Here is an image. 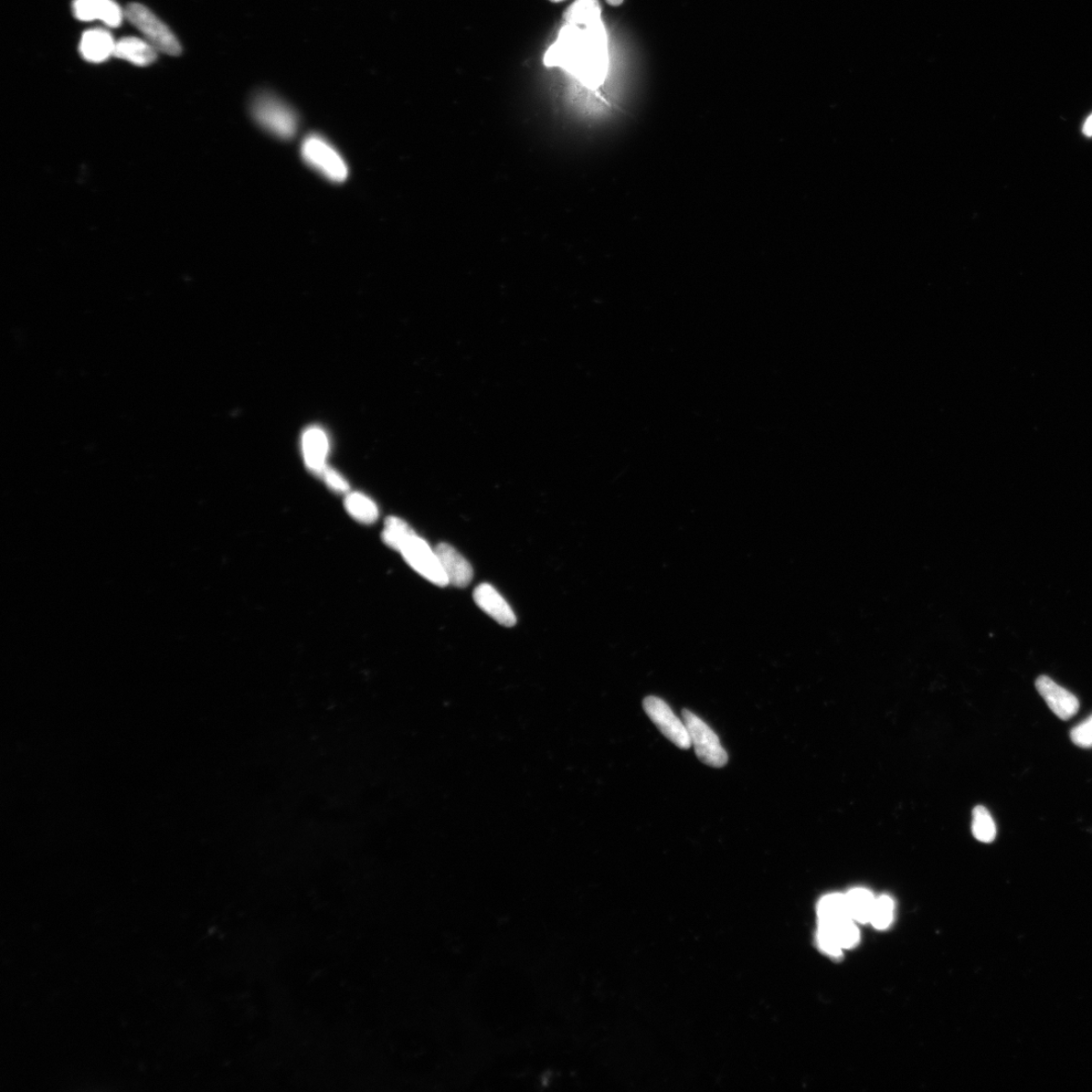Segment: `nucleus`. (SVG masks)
Masks as SVG:
<instances>
[{"label": "nucleus", "mask_w": 1092, "mask_h": 1092, "mask_svg": "<svg viewBox=\"0 0 1092 1092\" xmlns=\"http://www.w3.org/2000/svg\"><path fill=\"white\" fill-rule=\"evenodd\" d=\"M251 114L262 129L280 139H293L298 132V115L290 105L270 93L259 94L253 100Z\"/></svg>", "instance_id": "nucleus-1"}, {"label": "nucleus", "mask_w": 1092, "mask_h": 1092, "mask_svg": "<svg viewBox=\"0 0 1092 1092\" xmlns=\"http://www.w3.org/2000/svg\"><path fill=\"white\" fill-rule=\"evenodd\" d=\"M301 155L304 162L332 183H343L348 177V166L344 158L324 137L313 134L302 143Z\"/></svg>", "instance_id": "nucleus-2"}, {"label": "nucleus", "mask_w": 1092, "mask_h": 1092, "mask_svg": "<svg viewBox=\"0 0 1092 1092\" xmlns=\"http://www.w3.org/2000/svg\"><path fill=\"white\" fill-rule=\"evenodd\" d=\"M125 16L157 51L171 56L180 55L182 46L178 39L150 8L140 4H131L125 9Z\"/></svg>", "instance_id": "nucleus-3"}, {"label": "nucleus", "mask_w": 1092, "mask_h": 1092, "mask_svg": "<svg viewBox=\"0 0 1092 1092\" xmlns=\"http://www.w3.org/2000/svg\"><path fill=\"white\" fill-rule=\"evenodd\" d=\"M682 715L699 760L710 767L726 766L728 760L727 752L721 746L714 731L689 710H683Z\"/></svg>", "instance_id": "nucleus-4"}, {"label": "nucleus", "mask_w": 1092, "mask_h": 1092, "mask_svg": "<svg viewBox=\"0 0 1092 1092\" xmlns=\"http://www.w3.org/2000/svg\"><path fill=\"white\" fill-rule=\"evenodd\" d=\"M407 563L419 574L438 587L450 585L436 549L417 534L409 537L400 548Z\"/></svg>", "instance_id": "nucleus-5"}, {"label": "nucleus", "mask_w": 1092, "mask_h": 1092, "mask_svg": "<svg viewBox=\"0 0 1092 1092\" xmlns=\"http://www.w3.org/2000/svg\"><path fill=\"white\" fill-rule=\"evenodd\" d=\"M643 709L655 726L674 745L683 750L692 747L684 720H680L664 700L654 696L646 697Z\"/></svg>", "instance_id": "nucleus-6"}, {"label": "nucleus", "mask_w": 1092, "mask_h": 1092, "mask_svg": "<svg viewBox=\"0 0 1092 1092\" xmlns=\"http://www.w3.org/2000/svg\"><path fill=\"white\" fill-rule=\"evenodd\" d=\"M73 15L81 22L101 20L111 28L122 25L125 10L114 0H73Z\"/></svg>", "instance_id": "nucleus-7"}, {"label": "nucleus", "mask_w": 1092, "mask_h": 1092, "mask_svg": "<svg viewBox=\"0 0 1092 1092\" xmlns=\"http://www.w3.org/2000/svg\"><path fill=\"white\" fill-rule=\"evenodd\" d=\"M1036 688L1045 700L1049 708L1059 718L1068 720L1074 717L1079 709V702L1075 695L1059 686L1051 678L1040 676L1036 680Z\"/></svg>", "instance_id": "nucleus-8"}, {"label": "nucleus", "mask_w": 1092, "mask_h": 1092, "mask_svg": "<svg viewBox=\"0 0 1092 1092\" xmlns=\"http://www.w3.org/2000/svg\"><path fill=\"white\" fill-rule=\"evenodd\" d=\"M474 599L476 606L503 627L512 628L516 624L514 611L492 585L484 582L476 587Z\"/></svg>", "instance_id": "nucleus-9"}, {"label": "nucleus", "mask_w": 1092, "mask_h": 1092, "mask_svg": "<svg viewBox=\"0 0 1092 1092\" xmlns=\"http://www.w3.org/2000/svg\"><path fill=\"white\" fill-rule=\"evenodd\" d=\"M436 551L450 584L458 588L468 587L474 578L469 561L449 544H439Z\"/></svg>", "instance_id": "nucleus-10"}, {"label": "nucleus", "mask_w": 1092, "mask_h": 1092, "mask_svg": "<svg viewBox=\"0 0 1092 1092\" xmlns=\"http://www.w3.org/2000/svg\"><path fill=\"white\" fill-rule=\"evenodd\" d=\"M116 41L109 30L92 29L84 31L79 43L81 57L94 65H100L114 55Z\"/></svg>", "instance_id": "nucleus-11"}, {"label": "nucleus", "mask_w": 1092, "mask_h": 1092, "mask_svg": "<svg viewBox=\"0 0 1092 1092\" xmlns=\"http://www.w3.org/2000/svg\"><path fill=\"white\" fill-rule=\"evenodd\" d=\"M157 50L150 42L126 37L116 41L114 57L132 63L136 66H151L157 59Z\"/></svg>", "instance_id": "nucleus-12"}, {"label": "nucleus", "mask_w": 1092, "mask_h": 1092, "mask_svg": "<svg viewBox=\"0 0 1092 1092\" xmlns=\"http://www.w3.org/2000/svg\"><path fill=\"white\" fill-rule=\"evenodd\" d=\"M305 462L311 471L321 474L326 469L329 442L325 432L317 427L307 429L303 436Z\"/></svg>", "instance_id": "nucleus-13"}, {"label": "nucleus", "mask_w": 1092, "mask_h": 1092, "mask_svg": "<svg viewBox=\"0 0 1092 1092\" xmlns=\"http://www.w3.org/2000/svg\"><path fill=\"white\" fill-rule=\"evenodd\" d=\"M846 895L847 913L854 921L870 922L873 906L875 904L874 895L864 888H855Z\"/></svg>", "instance_id": "nucleus-14"}, {"label": "nucleus", "mask_w": 1092, "mask_h": 1092, "mask_svg": "<svg viewBox=\"0 0 1092 1092\" xmlns=\"http://www.w3.org/2000/svg\"><path fill=\"white\" fill-rule=\"evenodd\" d=\"M818 918L821 924H835L851 918L847 913L846 895L834 894L824 896L818 906Z\"/></svg>", "instance_id": "nucleus-15"}, {"label": "nucleus", "mask_w": 1092, "mask_h": 1092, "mask_svg": "<svg viewBox=\"0 0 1092 1092\" xmlns=\"http://www.w3.org/2000/svg\"><path fill=\"white\" fill-rule=\"evenodd\" d=\"M345 506L348 513L359 522L370 524L378 519V510L377 505L363 494H349L345 500Z\"/></svg>", "instance_id": "nucleus-16"}, {"label": "nucleus", "mask_w": 1092, "mask_h": 1092, "mask_svg": "<svg viewBox=\"0 0 1092 1092\" xmlns=\"http://www.w3.org/2000/svg\"><path fill=\"white\" fill-rule=\"evenodd\" d=\"M416 534L404 521L397 517H390L386 522L383 540L390 548L400 551V548L412 535Z\"/></svg>", "instance_id": "nucleus-17"}, {"label": "nucleus", "mask_w": 1092, "mask_h": 1092, "mask_svg": "<svg viewBox=\"0 0 1092 1092\" xmlns=\"http://www.w3.org/2000/svg\"><path fill=\"white\" fill-rule=\"evenodd\" d=\"M972 832L975 837L982 843H991L996 836V826L991 814L984 807H977L973 810Z\"/></svg>", "instance_id": "nucleus-18"}, {"label": "nucleus", "mask_w": 1092, "mask_h": 1092, "mask_svg": "<svg viewBox=\"0 0 1092 1092\" xmlns=\"http://www.w3.org/2000/svg\"><path fill=\"white\" fill-rule=\"evenodd\" d=\"M822 925L828 926L831 929L836 942H839L843 950L854 948L858 945V941H860V932H858L855 921L851 918L835 922V924L832 925Z\"/></svg>", "instance_id": "nucleus-19"}, {"label": "nucleus", "mask_w": 1092, "mask_h": 1092, "mask_svg": "<svg viewBox=\"0 0 1092 1092\" xmlns=\"http://www.w3.org/2000/svg\"><path fill=\"white\" fill-rule=\"evenodd\" d=\"M894 904L892 898L888 896H880L875 899V904L870 918V922L877 930H885L894 919Z\"/></svg>", "instance_id": "nucleus-20"}, {"label": "nucleus", "mask_w": 1092, "mask_h": 1092, "mask_svg": "<svg viewBox=\"0 0 1092 1092\" xmlns=\"http://www.w3.org/2000/svg\"><path fill=\"white\" fill-rule=\"evenodd\" d=\"M598 15H600V6L597 0H579L578 3L566 10L564 18L569 23L589 22L592 17Z\"/></svg>", "instance_id": "nucleus-21"}, {"label": "nucleus", "mask_w": 1092, "mask_h": 1092, "mask_svg": "<svg viewBox=\"0 0 1092 1092\" xmlns=\"http://www.w3.org/2000/svg\"><path fill=\"white\" fill-rule=\"evenodd\" d=\"M818 943L820 949L826 954V955L834 958L842 956L843 949L836 942L833 931L828 926L819 924L818 929Z\"/></svg>", "instance_id": "nucleus-22"}, {"label": "nucleus", "mask_w": 1092, "mask_h": 1092, "mask_svg": "<svg viewBox=\"0 0 1092 1092\" xmlns=\"http://www.w3.org/2000/svg\"><path fill=\"white\" fill-rule=\"evenodd\" d=\"M1070 738L1077 747L1092 748V714L1071 730Z\"/></svg>", "instance_id": "nucleus-23"}, {"label": "nucleus", "mask_w": 1092, "mask_h": 1092, "mask_svg": "<svg viewBox=\"0 0 1092 1092\" xmlns=\"http://www.w3.org/2000/svg\"><path fill=\"white\" fill-rule=\"evenodd\" d=\"M325 483L331 487L332 490L339 493H345L348 491V483L345 481L341 474H338L332 469H326L321 473Z\"/></svg>", "instance_id": "nucleus-24"}, {"label": "nucleus", "mask_w": 1092, "mask_h": 1092, "mask_svg": "<svg viewBox=\"0 0 1092 1092\" xmlns=\"http://www.w3.org/2000/svg\"><path fill=\"white\" fill-rule=\"evenodd\" d=\"M1084 134L1086 137H1092V114L1088 116L1084 125Z\"/></svg>", "instance_id": "nucleus-25"}, {"label": "nucleus", "mask_w": 1092, "mask_h": 1092, "mask_svg": "<svg viewBox=\"0 0 1092 1092\" xmlns=\"http://www.w3.org/2000/svg\"><path fill=\"white\" fill-rule=\"evenodd\" d=\"M623 2L624 0H606V3L612 6H619Z\"/></svg>", "instance_id": "nucleus-26"}, {"label": "nucleus", "mask_w": 1092, "mask_h": 1092, "mask_svg": "<svg viewBox=\"0 0 1092 1092\" xmlns=\"http://www.w3.org/2000/svg\"><path fill=\"white\" fill-rule=\"evenodd\" d=\"M549 2H550V3H554V4H558V3H563V2H565V0H549Z\"/></svg>", "instance_id": "nucleus-27"}]
</instances>
